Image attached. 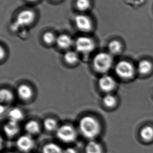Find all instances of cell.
I'll return each instance as SVG.
<instances>
[{
    "mask_svg": "<svg viewBox=\"0 0 153 153\" xmlns=\"http://www.w3.org/2000/svg\"><path fill=\"white\" fill-rule=\"evenodd\" d=\"M92 62L94 68L97 73L105 75L111 68L114 59L109 52H100L94 56Z\"/></svg>",
    "mask_w": 153,
    "mask_h": 153,
    "instance_id": "2",
    "label": "cell"
},
{
    "mask_svg": "<svg viewBox=\"0 0 153 153\" xmlns=\"http://www.w3.org/2000/svg\"><path fill=\"white\" fill-rule=\"evenodd\" d=\"M108 48L109 52L110 54H111L112 55H117L122 51V44L118 40L114 39L109 43L108 45Z\"/></svg>",
    "mask_w": 153,
    "mask_h": 153,
    "instance_id": "16",
    "label": "cell"
},
{
    "mask_svg": "<svg viewBox=\"0 0 153 153\" xmlns=\"http://www.w3.org/2000/svg\"><path fill=\"white\" fill-rule=\"evenodd\" d=\"M57 36L52 32H46L42 36V39L45 44L48 45H52L56 44Z\"/></svg>",
    "mask_w": 153,
    "mask_h": 153,
    "instance_id": "24",
    "label": "cell"
},
{
    "mask_svg": "<svg viewBox=\"0 0 153 153\" xmlns=\"http://www.w3.org/2000/svg\"><path fill=\"white\" fill-rule=\"evenodd\" d=\"M25 130L27 134L30 136L37 134L39 132L40 128L39 123L35 120H30L27 122L25 126Z\"/></svg>",
    "mask_w": 153,
    "mask_h": 153,
    "instance_id": "15",
    "label": "cell"
},
{
    "mask_svg": "<svg viewBox=\"0 0 153 153\" xmlns=\"http://www.w3.org/2000/svg\"><path fill=\"white\" fill-rule=\"evenodd\" d=\"M64 149L56 143L47 144L42 148V153H63Z\"/></svg>",
    "mask_w": 153,
    "mask_h": 153,
    "instance_id": "20",
    "label": "cell"
},
{
    "mask_svg": "<svg viewBox=\"0 0 153 153\" xmlns=\"http://www.w3.org/2000/svg\"><path fill=\"white\" fill-rule=\"evenodd\" d=\"M79 128L83 136L91 140L97 136L100 131L99 122L90 116H85L81 118L79 122Z\"/></svg>",
    "mask_w": 153,
    "mask_h": 153,
    "instance_id": "1",
    "label": "cell"
},
{
    "mask_svg": "<svg viewBox=\"0 0 153 153\" xmlns=\"http://www.w3.org/2000/svg\"><path fill=\"white\" fill-rule=\"evenodd\" d=\"M16 145L19 151L23 153H28L35 146V141L30 135H23L17 139Z\"/></svg>",
    "mask_w": 153,
    "mask_h": 153,
    "instance_id": "8",
    "label": "cell"
},
{
    "mask_svg": "<svg viewBox=\"0 0 153 153\" xmlns=\"http://www.w3.org/2000/svg\"><path fill=\"white\" fill-rule=\"evenodd\" d=\"M102 103L107 108H112L117 104V99L114 95L108 93L103 98Z\"/></svg>",
    "mask_w": 153,
    "mask_h": 153,
    "instance_id": "25",
    "label": "cell"
},
{
    "mask_svg": "<svg viewBox=\"0 0 153 153\" xmlns=\"http://www.w3.org/2000/svg\"><path fill=\"white\" fill-rule=\"evenodd\" d=\"M56 44L60 49L68 50L74 45V41L69 35L62 34L57 36Z\"/></svg>",
    "mask_w": 153,
    "mask_h": 153,
    "instance_id": "10",
    "label": "cell"
},
{
    "mask_svg": "<svg viewBox=\"0 0 153 153\" xmlns=\"http://www.w3.org/2000/svg\"><path fill=\"white\" fill-rule=\"evenodd\" d=\"M56 136L64 143H71L76 139L77 133L73 126L69 124H64L59 127L56 131Z\"/></svg>",
    "mask_w": 153,
    "mask_h": 153,
    "instance_id": "5",
    "label": "cell"
},
{
    "mask_svg": "<svg viewBox=\"0 0 153 153\" xmlns=\"http://www.w3.org/2000/svg\"><path fill=\"white\" fill-rule=\"evenodd\" d=\"M8 119L14 122L19 123L24 118L23 111L19 108H14L8 112Z\"/></svg>",
    "mask_w": 153,
    "mask_h": 153,
    "instance_id": "14",
    "label": "cell"
},
{
    "mask_svg": "<svg viewBox=\"0 0 153 153\" xmlns=\"http://www.w3.org/2000/svg\"><path fill=\"white\" fill-rule=\"evenodd\" d=\"M63 153H77L76 151L72 147H68L64 149Z\"/></svg>",
    "mask_w": 153,
    "mask_h": 153,
    "instance_id": "26",
    "label": "cell"
},
{
    "mask_svg": "<svg viewBox=\"0 0 153 153\" xmlns=\"http://www.w3.org/2000/svg\"><path fill=\"white\" fill-rule=\"evenodd\" d=\"M14 95L12 92L8 89H1L0 91V100L2 103L7 104L12 101Z\"/></svg>",
    "mask_w": 153,
    "mask_h": 153,
    "instance_id": "22",
    "label": "cell"
},
{
    "mask_svg": "<svg viewBox=\"0 0 153 153\" xmlns=\"http://www.w3.org/2000/svg\"><path fill=\"white\" fill-rule=\"evenodd\" d=\"M75 6L82 12H86L91 8V0H76Z\"/></svg>",
    "mask_w": 153,
    "mask_h": 153,
    "instance_id": "23",
    "label": "cell"
},
{
    "mask_svg": "<svg viewBox=\"0 0 153 153\" xmlns=\"http://www.w3.org/2000/svg\"><path fill=\"white\" fill-rule=\"evenodd\" d=\"M35 19V13L32 10L25 9L21 10L17 15L13 24V31H16L19 28L29 26L33 23Z\"/></svg>",
    "mask_w": 153,
    "mask_h": 153,
    "instance_id": "3",
    "label": "cell"
},
{
    "mask_svg": "<svg viewBox=\"0 0 153 153\" xmlns=\"http://www.w3.org/2000/svg\"><path fill=\"white\" fill-rule=\"evenodd\" d=\"M6 111V108L4 106H1V114L4 113Z\"/></svg>",
    "mask_w": 153,
    "mask_h": 153,
    "instance_id": "28",
    "label": "cell"
},
{
    "mask_svg": "<svg viewBox=\"0 0 153 153\" xmlns=\"http://www.w3.org/2000/svg\"><path fill=\"white\" fill-rule=\"evenodd\" d=\"M114 70L116 75L122 79H130L135 74L134 67L126 60H121L116 64Z\"/></svg>",
    "mask_w": 153,
    "mask_h": 153,
    "instance_id": "6",
    "label": "cell"
},
{
    "mask_svg": "<svg viewBox=\"0 0 153 153\" xmlns=\"http://www.w3.org/2000/svg\"><path fill=\"white\" fill-rule=\"evenodd\" d=\"M3 130L7 136L13 137L19 134L20 130V127L19 123L8 120L4 125Z\"/></svg>",
    "mask_w": 153,
    "mask_h": 153,
    "instance_id": "11",
    "label": "cell"
},
{
    "mask_svg": "<svg viewBox=\"0 0 153 153\" xmlns=\"http://www.w3.org/2000/svg\"><path fill=\"white\" fill-rule=\"evenodd\" d=\"M27 1L30 2H37L38 1H39V0H27Z\"/></svg>",
    "mask_w": 153,
    "mask_h": 153,
    "instance_id": "29",
    "label": "cell"
},
{
    "mask_svg": "<svg viewBox=\"0 0 153 153\" xmlns=\"http://www.w3.org/2000/svg\"><path fill=\"white\" fill-rule=\"evenodd\" d=\"M100 89L105 92H110L116 87V82L114 79L109 75H103L98 80Z\"/></svg>",
    "mask_w": 153,
    "mask_h": 153,
    "instance_id": "9",
    "label": "cell"
},
{
    "mask_svg": "<svg viewBox=\"0 0 153 153\" xmlns=\"http://www.w3.org/2000/svg\"><path fill=\"white\" fill-rule=\"evenodd\" d=\"M141 139L144 141H150L153 139V128L150 125L144 126L140 132Z\"/></svg>",
    "mask_w": 153,
    "mask_h": 153,
    "instance_id": "17",
    "label": "cell"
},
{
    "mask_svg": "<svg viewBox=\"0 0 153 153\" xmlns=\"http://www.w3.org/2000/svg\"><path fill=\"white\" fill-rule=\"evenodd\" d=\"M17 94L19 97L24 100L30 99L33 96V90L28 85H21L17 88Z\"/></svg>",
    "mask_w": 153,
    "mask_h": 153,
    "instance_id": "13",
    "label": "cell"
},
{
    "mask_svg": "<svg viewBox=\"0 0 153 153\" xmlns=\"http://www.w3.org/2000/svg\"><path fill=\"white\" fill-rule=\"evenodd\" d=\"M74 23L77 29L84 33H89L93 29V21L87 15L84 14L77 15L75 17Z\"/></svg>",
    "mask_w": 153,
    "mask_h": 153,
    "instance_id": "7",
    "label": "cell"
},
{
    "mask_svg": "<svg viewBox=\"0 0 153 153\" xmlns=\"http://www.w3.org/2000/svg\"><path fill=\"white\" fill-rule=\"evenodd\" d=\"M102 153V149L101 145L96 141H89L85 147V153Z\"/></svg>",
    "mask_w": 153,
    "mask_h": 153,
    "instance_id": "19",
    "label": "cell"
},
{
    "mask_svg": "<svg viewBox=\"0 0 153 153\" xmlns=\"http://www.w3.org/2000/svg\"><path fill=\"white\" fill-rule=\"evenodd\" d=\"M152 64L147 60H141L137 66V71L141 75H146L151 71Z\"/></svg>",
    "mask_w": 153,
    "mask_h": 153,
    "instance_id": "18",
    "label": "cell"
},
{
    "mask_svg": "<svg viewBox=\"0 0 153 153\" xmlns=\"http://www.w3.org/2000/svg\"><path fill=\"white\" fill-rule=\"evenodd\" d=\"M52 1H59L60 0H52Z\"/></svg>",
    "mask_w": 153,
    "mask_h": 153,
    "instance_id": "30",
    "label": "cell"
},
{
    "mask_svg": "<svg viewBox=\"0 0 153 153\" xmlns=\"http://www.w3.org/2000/svg\"><path fill=\"white\" fill-rule=\"evenodd\" d=\"M63 59L67 64L70 65L76 64L79 60V54L76 50H68L64 53Z\"/></svg>",
    "mask_w": 153,
    "mask_h": 153,
    "instance_id": "12",
    "label": "cell"
},
{
    "mask_svg": "<svg viewBox=\"0 0 153 153\" xmlns=\"http://www.w3.org/2000/svg\"><path fill=\"white\" fill-rule=\"evenodd\" d=\"M75 50L79 54L89 55L96 48V42L92 38L88 36H80L74 41Z\"/></svg>",
    "mask_w": 153,
    "mask_h": 153,
    "instance_id": "4",
    "label": "cell"
},
{
    "mask_svg": "<svg viewBox=\"0 0 153 153\" xmlns=\"http://www.w3.org/2000/svg\"><path fill=\"white\" fill-rule=\"evenodd\" d=\"M14 153V152H8V153Z\"/></svg>",
    "mask_w": 153,
    "mask_h": 153,
    "instance_id": "31",
    "label": "cell"
},
{
    "mask_svg": "<svg viewBox=\"0 0 153 153\" xmlns=\"http://www.w3.org/2000/svg\"><path fill=\"white\" fill-rule=\"evenodd\" d=\"M6 56V51L2 46H1V59L3 60Z\"/></svg>",
    "mask_w": 153,
    "mask_h": 153,
    "instance_id": "27",
    "label": "cell"
},
{
    "mask_svg": "<svg viewBox=\"0 0 153 153\" xmlns=\"http://www.w3.org/2000/svg\"><path fill=\"white\" fill-rule=\"evenodd\" d=\"M43 125L44 128L48 132L56 131L59 127L56 121L52 118H47L44 120Z\"/></svg>",
    "mask_w": 153,
    "mask_h": 153,
    "instance_id": "21",
    "label": "cell"
}]
</instances>
